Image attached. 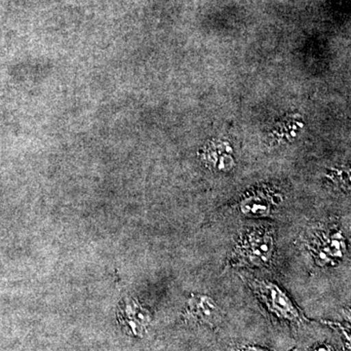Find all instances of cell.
Instances as JSON below:
<instances>
[{
	"label": "cell",
	"mask_w": 351,
	"mask_h": 351,
	"mask_svg": "<svg viewBox=\"0 0 351 351\" xmlns=\"http://www.w3.org/2000/svg\"><path fill=\"white\" fill-rule=\"evenodd\" d=\"M274 234L269 228L258 226L240 237L230 260L237 267H265L274 257Z\"/></svg>",
	"instance_id": "obj_1"
},
{
	"label": "cell",
	"mask_w": 351,
	"mask_h": 351,
	"mask_svg": "<svg viewBox=\"0 0 351 351\" xmlns=\"http://www.w3.org/2000/svg\"><path fill=\"white\" fill-rule=\"evenodd\" d=\"M249 285L260 301L279 319L291 323L301 322L302 316L299 309L276 284L267 280L252 278L249 280Z\"/></svg>",
	"instance_id": "obj_2"
},
{
	"label": "cell",
	"mask_w": 351,
	"mask_h": 351,
	"mask_svg": "<svg viewBox=\"0 0 351 351\" xmlns=\"http://www.w3.org/2000/svg\"><path fill=\"white\" fill-rule=\"evenodd\" d=\"M345 239L339 232H322L313 241V251L315 261L319 265L338 263L345 254Z\"/></svg>",
	"instance_id": "obj_3"
},
{
	"label": "cell",
	"mask_w": 351,
	"mask_h": 351,
	"mask_svg": "<svg viewBox=\"0 0 351 351\" xmlns=\"http://www.w3.org/2000/svg\"><path fill=\"white\" fill-rule=\"evenodd\" d=\"M120 321L123 323L129 334L134 337H143L151 324L152 316L149 311L131 300L120 311Z\"/></svg>",
	"instance_id": "obj_4"
},
{
	"label": "cell",
	"mask_w": 351,
	"mask_h": 351,
	"mask_svg": "<svg viewBox=\"0 0 351 351\" xmlns=\"http://www.w3.org/2000/svg\"><path fill=\"white\" fill-rule=\"evenodd\" d=\"M186 313L191 319L201 324H216L221 316L218 304L206 295H193L188 302Z\"/></svg>",
	"instance_id": "obj_5"
},
{
	"label": "cell",
	"mask_w": 351,
	"mask_h": 351,
	"mask_svg": "<svg viewBox=\"0 0 351 351\" xmlns=\"http://www.w3.org/2000/svg\"><path fill=\"white\" fill-rule=\"evenodd\" d=\"M241 212L248 217H267L270 214V204L267 201L250 198L243 201Z\"/></svg>",
	"instance_id": "obj_6"
},
{
	"label": "cell",
	"mask_w": 351,
	"mask_h": 351,
	"mask_svg": "<svg viewBox=\"0 0 351 351\" xmlns=\"http://www.w3.org/2000/svg\"><path fill=\"white\" fill-rule=\"evenodd\" d=\"M237 351H269L265 350V348H260V346H242V348H239Z\"/></svg>",
	"instance_id": "obj_7"
}]
</instances>
